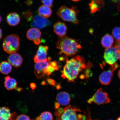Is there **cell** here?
<instances>
[{
    "mask_svg": "<svg viewBox=\"0 0 120 120\" xmlns=\"http://www.w3.org/2000/svg\"><path fill=\"white\" fill-rule=\"evenodd\" d=\"M25 18L28 21H30L32 19L33 15L31 12L29 11H26L23 13Z\"/></svg>",
    "mask_w": 120,
    "mask_h": 120,
    "instance_id": "cell-26",
    "label": "cell"
},
{
    "mask_svg": "<svg viewBox=\"0 0 120 120\" xmlns=\"http://www.w3.org/2000/svg\"><path fill=\"white\" fill-rule=\"evenodd\" d=\"M16 120H31L30 117L26 115L21 114L19 115Z\"/></svg>",
    "mask_w": 120,
    "mask_h": 120,
    "instance_id": "cell-28",
    "label": "cell"
},
{
    "mask_svg": "<svg viewBox=\"0 0 120 120\" xmlns=\"http://www.w3.org/2000/svg\"><path fill=\"white\" fill-rule=\"evenodd\" d=\"M111 100L108 94L104 92L101 88L98 89L93 96L88 100L87 102L91 104L94 103L98 105L107 104L110 102Z\"/></svg>",
    "mask_w": 120,
    "mask_h": 120,
    "instance_id": "cell-6",
    "label": "cell"
},
{
    "mask_svg": "<svg viewBox=\"0 0 120 120\" xmlns=\"http://www.w3.org/2000/svg\"><path fill=\"white\" fill-rule=\"evenodd\" d=\"M53 1L54 0H41L42 3L44 5L49 7L52 6Z\"/></svg>",
    "mask_w": 120,
    "mask_h": 120,
    "instance_id": "cell-27",
    "label": "cell"
},
{
    "mask_svg": "<svg viewBox=\"0 0 120 120\" xmlns=\"http://www.w3.org/2000/svg\"><path fill=\"white\" fill-rule=\"evenodd\" d=\"M8 62L16 68L20 67L23 62V58L19 53H15L11 54L8 58Z\"/></svg>",
    "mask_w": 120,
    "mask_h": 120,
    "instance_id": "cell-13",
    "label": "cell"
},
{
    "mask_svg": "<svg viewBox=\"0 0 120 120\" xmlns=\"http://www.w3.org/2000/svg\"><path fill=\"white\" fill-rule=\"evenodd\" d=\"M118 77H119V79H120V69L118 71Z\"/></svg>",
    "mask_w": 120,
    "mask_h": 120,
    "instance_id": "cell-37",
    "label": "cell"
},
{
    "mask_svg": "<svg viewBox=\"0 0 120 120\" xmlns=\"http://www.w3.org/2000/svg\"></svg>",
    "mask_w": 120,
    "mask_h": 120,
    "instance_id": "cell-42",
    "label": "cell"
},
{
    "mask_svg": "<svg viewBox=\"0 0 120 120\" xmlns=\"http://www.w3.org/2000/svg\"><path fill=\"white\" fill-rule=\"evenodd\" d=\"M2 18H1V16L0 15V23H1V22H2Z\"/></svg>",
    "mask_w": 120,
    "mask_h": 120,
    "instance_id": "cell-40",
    "label": "cell"
},
{
    "mask_svg": "<svg viewBox=\"0 0 120 120\" xmlns=\"http://www.w3.org/2000/svg\"><path fill=\"white\" fill-rule=\"evenodd\" d=\"M3 36V33L2 30L0 28V40H1Z\"/></svg>",
    "mask_w": 120,
    "mask_h": 120,
    "instance_id": "cell-36",
    "label": "cell"
},
{
    "mask_svg": "<svg viewBox=\"0 0 120 120\" xmlns=\"http://www.w3.org/2000/svg\"><path fill=\"white\" fill-rule=\"evenodd\" d=\"M7 23L10 26H16L20 22V16L16 12L10 13L7 16Z\"/></svg>",
    "mask_w": 120,
    "mask_h": 120,
    "instance_id": "cell-16",
    "label": "cell"
},
{
    "mask_svg": "<svg viewBox=\"0 0 120 120\" xmlns=\"http://www.w3.org/2000/svg\"><path fill=\"white\" fill-rule=\"evenodd\" d=\"M82 112L80 109L76 107L68 105L64 108L60 117L61 120H82L83 117L81 114L78 113Z\"/></svg>",
    "mask_w": 120,
    "mask_h": 120,
    "instance_id": "cell-5",
    "label": "cell"
},
{
    "mask_svg": "<svg viewBox=\"0 0 120 120\" xmlns=\"http://www.w3.org/2000/svg\"><path fill=\"white\" fill-rule=\"evenodd\" d=\"M58 69V67L56 61H50L47 71V76H49L52 73Z\"/></svg>",
    "mask_w": 120,
    "mask_h": 120,
    "instance_id": "cell-22",
    "label": "cell"
},
{
    "mask_svg": "<svg viewBox=\"0 0 120 120\" xmlns=\"http://www.w3.org/2000/svg\"><path fill=\"white\" fill-rule=\"evenodd\" d=\"M79 13L76 7L73 6L70 8L65 6H63L58 9L57 14L63 20L77 25L79 23L77 17Z\"/></svg>",
    "mask_w": 120,
    "mask_h": 120,
    "instance_id": "cell-3",
    "label": "cell"
},
{
    "mask_svg": "<svg viewBox=\"0 0 120 120\" xmlns=\"http://www.w3.org/2000/svg\"><path fill=\"white\" fill-rule=\"evenodd\" d=\"M38 12L39 15L45 18H47L51 15L52 11L49 7L42 5L39 8Z\"/></svg>",
    "mask_w": 120,
    "mask_h": 120,
    "instance_id": "cell-18",
    "label": "cell"
},
{
    "mask_svg": "<svg viewBox=\"0 0 120 120\" xmlns=\"http://www.w3.org/2000/svg\"><path fill=\"white\" fill-rule=\"evenodd\" d=\"M22 88L21 87H17L15 89L16 90L18 91V92H20L22 91Z\"/></svg>",
    "mask_w": 120,
    "mask_h": 120,
    "instance_id": "cell-35",
    "label": "cell"
},
{
    "mask_svg": "<svg viewBox=\"0 0 120 120\" xmlns=\"http://www.w3.org/2000/svg\"><path fill=\"white\" fill-rule=\"evenodd\" d=\"M111 66L109 70L103 72L100 74L99 80L102 85H106L109 84L111 81L114 71L120 66L116 63Z\"/></svg>",
    "mask_w": 120,
    "mask_h": 120,
    "instance_id": "cell-9",
    "label": "cell"
},
{
    "mask_svg": "<svg viewBox=\"0 0 120 120\" xmlns=\"http://www.w3.org/2000/svg\"><path fill=\"white\" fill-rule=\"evenodd\" d=\"M4 85L7 90H11L15 89L17 87V82L15 79L8 76L5 78Z\"/></svg>",
    "mask_w": 120,
    "mask_h": 120,
    "instance_id": "cell-17",
    "label": "cell"
},
{
    "mask_svg": "<svg viewBox=\"0 0 120 120\" xmlns=\"http://www.w3.org/2000/svg\"><path fill=\"white\" fill-rule=\"evenodd\" d=\"M20 38L19 36L13 34L7 36L3 41V47L6 53L10 54L16 53L20 47Z\"/></svg>",
    "mask_w": 120,
    "mask_h": 120,
    "instance_id": "cell-4",
    "label": "cell"
},
{
    "mask_svg": "<svg viewBox=\"0 0 120 120\" xmlns=\"http://www.w3.org/2000/svg\"><path fill=\"white\" fill-rule=\"evenodd\" d=\"M12 70L11 65L7 61H4L0 64V72L4 75H8Z\"/></svg>",
    "mask_w": 120,
    "mask_h": 120,
    "instance_id": "cell-21",
    "label": "cell"
},
{
    "mask_svg": "<svg viewBox=\"0 0 120 120\" xmlns=\"http://www.w3.org/2000/svg\"><path fill=\"white\" fill-rule=\"evenodd\" d=\"M25 3L26 4V5L30 6L32 4L33 2L31 0H28L26 1Z\"/></svg>",
    "mask_w": 120,
    "mask_h": 120,
    "instance_id": "cell-34",
    "label": "cell"
},
{
    "mask_svg": "<svg viewBox=\"0 0 120 120\" xmlns=\"http://www.w3.org/2000/svg\"></svg>",
    "mask_w": 120,
    "mask_h": 120,
    "instance_id": "cell-43",
    "label": "cell"
},
{
    "mask_svg": "<svg viewBox=\"0 0 120 120\" xmlns=\"http://www.w3.org/2000/svg\"><path fill=\"white\" fill-rule=\"evenodd\" d=\"M115 47L117 49L119 55V59L120 61V40H116L115 42Z\"/></svg>",
    "mask_w": 120,
    "mask_h": 120,
    "instance_id": "cell-30",
    "label": "cell"
},
{
    "mask_svg": "<svg viewBox=\"0 0 120 120\" xmlns=\"http://www.w3.org/2000/svg\"><path fill=\"white\" fill-rule=\"evenodd\" d=\"M53 30L57 35L60 37H63L66 34L67 28L64 22H58L54 25Z\"/></svg>",
    "mask_w": 120,
    "mask_h": 120,
    "instance_id": "cell-15",
    "label": "cell"
},
{
    "mask_svg": "<svg viewBox=\"0 0 120 120\" xmlns=\"http://www.w3.org/2000/svg\"><path fill=\"white\" fill-rule=\"evenodd\" d=\"M84 59L81 56H77L69 60L61 71V77L67 79L69 82H73L77 78L79 73L86 68Z\"/></svg>",
    "mask_w": 120,
    "mask_h": 120,
    "instance_id": "cell-1",
    "label": "cell"
},
{
    "mask_svg": "<svg viewBox=\"0 0 120 120\" xmlns=\"http://www.w3.org/2000/svg\"><path fill=\"white\" fill-rule=\"evenodd\" d=\"M71 98L68 93L64 92H60L57 94L56 100L57 103L60 105L66 106L69 104Z\"/></svg>",
    "mask_w": 120,
    "mask_h": 120,
    "instance_id": "cell-14",
    "label": "cell"
},
{
    "mask_svg": "<svg viewBox=\"0 0 120 120\" xmlns=\"http://www.w3.org/2000/svg\"><path fill=\"white\" fill-rule=\"evenodd\" d=\"M47 81L50 85H55V82L53 79H47Z\"/></svg>",
    "mask_w": 120,
    "mask_h": 120,
    "instance_id": "cell-32",
    "label": "cell"
},
{
    "mask_svg": "<svg viewBox=\"0 0 120 120\" xmlns=\"http://www.w3.org/2000/svg\"><path fill=\"white\" fill-rule=\"evenodd\" d=\"M41 33L40 30L34 28H30L27 31L26 37L30 40L32 41L36 45L40 44L41 43Z\"/></svg>",
    "mask_w": 120,
    "mask_h": 120,
    "instance_id": "cell-10",
    "label": "cell"
},
{
    "mask_svg": "<svg viewBox=\"0 0 120 120\" xmlns=\"http://www.w3.org/2000/svg\"><path fill=\"white\" fill-rule=\"evenodd\" d=\"M120 0H112L113 2L115 3L118 2Z\"/></svg>",
    "mask_w": 120,
    "mask_h": 120,
    "instance_id": "cell-38",
    "label": "cell"
},
{
    "mask_svg": "<svg viewBox=\"0 0 120 120\" xmlns=\"http://www.w3.org/2000/svg\"><path fill=\"white\" fill-rule=\"evenodd\" d=\"M11 110L7 107H0V120H11Z\"/></svg>",
    "mask_w": 120,
    "mask_h": 120,
    "instance_id": "cell-19",
    "label": "cell"
},
{
    "mask_svg": "<svg viewBox=\"0 0 120 120\" xmlns=\"http://www.w3.org/2000/svg\"><path fill=\"white\" fill-rule=\"evenodd\" d=\"M48 60L45 62L36 63L34 66V74L37 79L42 78L47 76V72L51 60V58H48Z\"/></svg>",
    "mask_w": 120,
    "mask_h": 120,
    "instance_id": "cell-7",
    "label": "cell"
},
{
    "mask_svg": "<svg viewBox=\"0 0 120 120\" xmlns=\"http://www.w3.org/2000/svg\"><path fill=\"white\" fill-rule=\"evenodd\" d=\"M30 87L33 90H34L35 89L36 87V85L35 84V83H31L30 84Z\"/></svg>",
    "mask_w": 120,
    "mask_h": 120,
    "instance_id": "cell-33",
    "label": "cell"
},
{
    "mask_svg": "<svg viewBox=\"0 0 120 120\" xmlns=\"http://www.w3.org/2000/svg\"><path fill=\"white\" fill-rule=\"evenodd\" d=\"M90 9L91 10V13H94L98 11L99 7L98 4L94 0H92L89 4Z\"/></svg>",
    "mask_w": 120,
    "mask_h": 120,
    "instance_id": "cell-24",
    "label": "cell"
},
{
    "mask_svg": "<svg viewBox=\"0 0 120 120\" xmlns=\"http://www.w3.org/2000/svg\"><path fill=\"white\" fill-rule=\"evenodd\" d=\"M112 34L117 40H120V28L116 27L114 28L112 31Z\"/></svg>",
    "mask_w": 120,
    "mask_h": 120,
    "instance_id": "cell-25",
    "label": "cell"
},
{
    "mask_svg": "<svg viewBox=\"0 0 120 120\" xmlns=\"http://www.w3.org/2000/svg\"><path fill=\"white\" fill-rule=\"evenodd\" d=\"M17 114L16 112L11 113V120H16L17 118Z\"/></svg>",
    "mask_w": 120,
    "mask_h": 120,
    "instance_id": "cell-31",
    "label": "cell"
},
{
    "mask_svg": "<svg viewBox=\"0 0 120 120\" xmlns=\"http://www.w3.org/2000/svg\"><path fill=\"white\" fill-rule=\"evenodd\" d=\"M71 0L73 1H74V2H76L80 1L81 0Z\"/></svg>",
    "mask_w": 120,
    "mask_h": 120,
    "instance_id": "cell-39",
    "label": "cell"
},
{
    "mask_svg": "<svg viewBox=\"0 0 120 120\" xmlns=\"http://www.w3.org/2000/svg\"><path fill=\"white\" fill-rule=\"evenodd\" d=\"M50 22L48 19L39 15L36 16L33 19L32 26L38 29H42L49 26Z\"/></svg>",
    "mask_w": 120,
    "mask_h": 120,
    "instance_id": "cell-12",
    "label": "cell"
},
{
    "mask_svg": "<svg viewBox=\"0 0 120 120\" xmlns=\"http://www.w3.org/2000/svg\"><path fill=\"white\" fill-rule=\"evenodd\" d=\"M37 120H53V116L52 114L49 112H42L36 118Z\"/></svg>",
    "mask_w": 120,
    "mask_h": 120,
    "instance_id": "cell-23",
    "label": "cell"
},
{
    "mask_svg": "<svg viewBox=\"0 0 120 120\" xmlns=\"http://www.w3.org/2000/svg\"><path fill=\"white\" fill-rule=\"evenodd\" d=\"M56 48L60 51V53L67 56H72L76 55L81 46L74 39L67 37H60L56 43Z\"/></svg>",
    "mask_w": 120,
    "mask_h": 120,
    "instance_id": "cell-2",
    "label": "cell"
},
{
    "mask_svg": "<svg viewBox=\"0 0 120 120\" xmlns=\"http://www.w3.org/2000/svg\"><path fill=\"white\" fill-rule=\"evenodd\" d=\"M49 47L47 46L40 45L34 58L35 63L47 61L48 51Z\"/></svg>",
    "mask_w": 120,
    "mask_h": 120,
    "instance_id": "cell-11",
    "label": "cell"
},
{
    "mask_svg": "<svg viewBox=\"0 0 120 120\" xmlns=\"http://www.w3.org/2000/svg\"><path fill=\"white\" fill-rule=\"evenodd\" d=\"M91 64L90 62H88L86 67V69L85 70V74L87 77L89 78L90 74V70L91 67Z\"/></svg>",
    "mask_w": 120,
    "mask_h": 120,
    "instance_id": "cell-29",
    "label": "cell"
},
{
    "mask_svg": "<svg viewBox=\"0 0 120 120\" xmlns=\"http://www.w3.org/2000/svg\"><path fill=\"white\" fill-rule=\"evenodd\" d=\"M117 120H120V117H119L117 119Z\"/></svg>",
    "mask_w": 120,
    "mask_h": 120,
    "instance_id": "cell-41",
    "label": "cell"
},
{
    "mask_svg": "<svg viewBox=\"0 0 120 120\" xmlns=\"http://www.w3.org/2000/svg\"><path fill=\"white\" fill-rule=\"evenodd\" d=\"M113 37L109 34H106L102 38L101 43L103 47L109 48L112 46L113 43Z\"/></svg>",
    "mask_w": 120,
    "mask_h": 120,
    "instance_id": "cell-20",
    "label": "cell"
},
{
    "mask_svg": "<svg viewBox=\"0 0 120 120\" xmlns=\"http://www.w3.org/2000/svg\"><path fill=\"white\" fill-rule=\"evenodd\" d=\"M104 57L107 63L111 66L113 65L119 58V55L117 49L115 47L109 48L105 52Z\"/></svg>",
    "mask_w": 120,
    "mask_h": 120,
    "instance_id": "cell-8",
    "label": "cell"
}]
</instances>
